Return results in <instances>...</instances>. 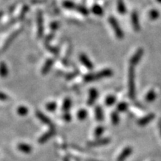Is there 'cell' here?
Masks as SVG:
<instances>
[{
  "instance_id": "1",
  "label": "cell",
  "mask_w": 161,
  "mask_h": 161,
  "mask_svg": "<svg viewBox=\"0 0 161 161\" xmlns=\"http://www.w3.org/2000/svg\"><path fill=\"white\" fill-rule=\"evenodd\" d=\"M113 75V71L110 69H104L96 73H90L86 75L84 77V80L85 82H91L94 80H97L102 78H108Z\"/></svg>"
},
{
  "instance_id": "2",
  "label": "cell",
  "mask_w": 161,
  "mask_h": 161,
  "mask_svg": "<svg viewBox=\"0 0 161 161\" xmlns=\"http://www.w3.org/2000/svg\"><path fill=\"white\" fill-rule=\"evenodd\" d=\"M135 70H134V66L129 65L128 68V96L130 98L134 99L136 96L135 91Z\"/></svg>"
},
{
  "instance_id": "3",
  "label": "cell",
  "mask_w": 161,
  "mask_h": 161,
  "mask_svg": "<svg viewBox=\"0 0 161 161\" xmlns=\"http://www.w3.org/2000/svg\"><path fill=\"white\" fill-rule=\"evenodd\" d=\"M108 21H109V23L111 28L114 30V33H115L116 37L118 38V39H123L124 38V32L122 31V29H121L119 24L118 21L113 16H110L108 19Z\"/></svg>"
},
{
  "instance_id": "4",
  "label": "cell",
  "mask_w": 161,
  "mask_h": 161,
  "mask_svg": "<svg viewBox=\"0 0 161 161\" xmlns=\"http://www.w3.org/2000/svg\"><path fill=\"white\" fill-rule=\"evenodd\" d=\"M144 54V50L142 48H140L135 52V53L133 55V56L130 60V65L135 66L139 64V62L140 61L141 58H142V55Z\"/></svg>"
},
{
  "instance_id": "5",
  "label": "cell",
  "mask_w": 161,
  "mask_h": 161,
  "mask_svg": "<svg viewBox=\"0 0 161 161\" xmlns=\"http://www.w3.org/2000/svg\"><path fill=\"white\" fill-rule=\"evenodd\" d=\"M55 128H54L53 126H52L48 131H46L45 134H43V135L40 136L39 140H38V142H39L40 144H44L45 142H47L48 140H49L52 136L55 135Z\"/></svg>"
},
{
  "instance_id": "6",
  "label": "cell",
  "mask_w": 161,
  "mask_h": 161,
  "mask_svg": "<svg viewBox=\"0 0 161 161\" xmlns=\"http://www.w3.org/2000/svg\"><path fill=\"white\" fill-rule=\"evenodd\" d=\"M130 21H131L132 27L134 31L136 32L140 31V19H139V15L137 12L136 11H134L130 14Z\"/></svg>"
},
{
  "instance_id": "7",
  "label": "cell",
  "mask_w": 161,
  "mask_h": 161,
  "mask_svg": "<svg viewBox=\"0 0 161 161\" xmlns=\"http://www.w3.org/2000/svg\"><path fill=\"white\" fill-rule=\"evenodd\" d=\"M37 35L39 37H41L43 34V14L41 13V11L37 12Z\"/></svg>"
},
{
  "instance_id": "8",
  "label": "cell",
  "mask_w": 161,
  "mask_h": 161,
  "mask_svg": "<svg viewBox=\"0 0 161 161\" xmlns=\"http://www.w3.org/2000/svg\"><path fill=\"white\" fill-rule=\"evenodd\" d=\"M79 60L83 65L85 66L86 68H87L88 69H93V64L92 63V61L89 59V58L86 56L85 54L81 53L79 55Z\"/></svg>"
},
{
  "instance_id": "9",
  "label": "cell",
  "mask_w": 161,
  "mask_h": 161,
  "mask_svg": "<svg viewBox=\"0 0 161 161\" xmlns=\"http://www.w3.org/2000/svg\"><path fill=\"white\" fill-rule=\"evenodd\" d=\"M154 117H155V116H154V114H147L146 116H143V117L140 118V119L137 121V124L141 127L146 126V125L150 123V122L154 119Z\"/></svg>"
},
{
  "instance_id": "10",
  "label": "cell",
  "mask_w": 161,
  "mask_h": 161,
  "mask_svg": "<svg viewBox=\"0 0 161 161\" xmlns=\"http://www.w3.org/2000/svg\"><path fill=\"white\" fill-rule=\"evenodd\" d=\"M133 152V148L131 147H126L122 151V152L120 153L119 155L117 158V161H125L127 158L129 157Z\"/></svg>"
},
{
  "instance_id": "11",
  "label": "cell",
  "mask_w": 161,
  "mask_h": 161,
  "mask_svg": "<svg viewBox=\"0 0 161 161\" xmlns=\"http://www.w3.org/2000/svg\"><path fill=\"white\" fill-rule=\"evenodd\" d=\"M110 140L109 138H102V139H98L92 142H90L87 145L90 147H97V146H105L110 143Z\"/></svg>"
},
{
  "instance_id": "12",
  "label": "cell",
  "mask_w": 161,
  "mask_h": 161,
  "mask_svg": "<svg viewBox=\"0 0 161 161\" xmlns=\"http://www.w3.org/2000/svg\"><path fill=\"white\" fill-rule=\"evenodd\" d=\"M98 91L95 88H91L89 92V98L87 100V104L88 105H92L95 103L96 100L98 98Z\"/></svg>"
},
{
  "instance_id": "13",
  "label": "cell",
  "mask_w": 161,
  "mask_h": 161,
  "mask_svg": "<svg viewBox=\"0 0 161 161\" xmlns=\"http://www.w3.org/2000/svg\"><path fill=\"white\" fill-rule=\"evenodd\" d=\"M53 64L54 60L52 59V58H49V59L45 62V64H43V68L41 69V74H43V75H46V74L50 71Z\"/></svg>"
},
{
  "instance_id": "14",
  "label": "cell",
  "mask_w": 161,
  "mask_h": 161,
  "mask_svg": "<svg viewBox=\"0 0 161 161\" xmlns=\"http://www.w3.org/2000/svg\"><path fill=\"white\" fill-rule=\"evenodd\" d=\"M36 116H37V117L42 122L46 125H50V126H52V121L48 117V116H46L45 114H43V113L40 112V111H37L36 112Z\"/></svg>"
},
{
  "instance_id": "15",
  "label": "cell",
  "mask_w": 161,
  "mask_h": 161,
  "mask_svg": "<svg viewBox=\"0 0 161 161\" xmlns=\"http://www.w3.org/2000/svg\"><path fill=\"white\" fill-rule=\"evenodd\" d=\"M17 149L25 154H29L32 152V147L25 143H19L17 145Z\"/></svg>"
},
{
  "instance_id": "16",
  "label": "cell",
  "mask_w": 161,
  "mask_h": 161,
  "mask_svg": "<svg viewBox=\"0 0 161 161\" xmlns=\"http://www.w3.org/2000/svg\"><path fill=\"white\" fill-rule=\"evenodd\" d=\"M8 75V68L4 61L0 62V77L5 78Z\"/></svg>"
},
{
  "instance_id": "17",
  "label": "cell",
  "mask_w": 161,
  "mask_h": 161,
  "mask_svg": "<svg viewBox=\"0 0 161 161\" xmlns=\"http://www.w3.org/2000/svg\"><path fill=\"white\" fill-rule=\"evenodd\" d=\"M117 11L120 14H125L127 13V8L124 0H117Z\"/></svg>"
},
{
  "instance_id": "18",
  "label": "cell",
  "mask_w": 161,
  "mask_h": 161,
  "mask_svg": "<svg viewBox=\"0 0 161 161\" xmlns=\"http://www.w3.org/2000/svg\"><path fill=\"white\" fill-rule=\"evenodd\" d=\"M95 116L98 122H102L104 119L103 110L100 106H97L95 108Z\"/></svg>"
},
{
  "instance_id": "19",
  "label": "cell",
  "mask_w": 161,
  "mask_h": 161,
  "mask_svg": "<svg viewBox=\"0 0 161 161\" xmlns=\"http://www.w3.org/2000/svg\"><path fill=\"white\" fill-rule=\"evenodd\" d=\"M156 98H157L156 92L154 91V90H151L147 92L146 98H146V101L147 102H152L156 99Z\"/></svg>"
},
{
  "instance_id": "20",
  "label": "cell",
  "mask_w": 161,
  "mask_h": 161,
  "mask_svg": "<svg viewBox=\"0 0 161 161\" xmlns=\"http://www.w3.org/2000/svg\"><path fill=\"white\" fill-rule=\"evenodd\" d=\"M92 11L94 14L97 16H102L104 14L103 8H102L99 5H98V4H95V5H93V6H92Z\"/></svg>"
},
{
  "instance_id": "21",
  "label": "cell",
  "mask_w": 161,
  "mask_h": 161,
  "mask_svg": "<svg viewBox=\"0 0 161 161\" xmlns=\"http://www.w3.org/2000/svg\"><path fill=\"white\" fill-rule=\"evenodd\" d=\"M71 105H72V102L71 100H70V98H66L64 99L63 104H62V110H63L65 113L68 112L70 108H71Z\"/></svg>"
},
{
  "instance_id": "22",
  "label": "cell",
  "mask_w": 161,
  "mask_h": 161,
  "mask_svg": "<svg viewBox=\"0 0 161 161\" xmlns=\"http://www.w3.org/2000/svg\"><path fill=\"white\" fill-rule=\"evenodd\" d=\"M19 31H20V30H19V31H16L14 32H13V33H12L11 35L9 36L8 38V39L6 40V41H5V45H4V49H6V47H7L8 46L10 45V43H11V42L15 39V37H17V35H18V34H19Z\"/></svg>"
},
{
  "instance_id": "23",
  "label": "cell",
  "mask_w": 161,
  "mask_h": 161,
  "mask_svg": "<svg viewBox=\"0 0 161 161\" xmlns=\"http://www.w3.org/2000/svg\"><path fill=\"white\" fill-rule=\"evenodd\" d=\"M62 5H63L64 8H65L66 9H69V10H75L76 7H77V5H75L73 2L69 1V0H66V1L63 2L62 3Z\"/></svg>"
},
{
  "instance_id": "24",
  "label": "cell",
  "mask_w": 161,
  "mask_h": 161,
  "mask_svg": "<svg viewBox=\"0 0 161 161\" xmlns=\"http://www.w3.org/2000/svg\"><path fill=\"white\" fill-rule=\"evenodd\" d=\"M17 113L18 115L21 116H25L29 113V109L25 106H19L18 107L17 109Z\"/></svg>"
},
{
  "instance_id": "25",
  "label": "cell",
  "mask_w": 161,
  "mask_h": 161,
  "mask_svg": "<svg viewBox=\"0 0 161 161\" xmlns=\"http://www.w3.org/2000/svg\"><path fill=\"white\" fill-rule=\"evenodd\" d=\"M159 17H160V13L157 9H152L148 12V17L150 18V19L155 20L158 19Z\"/></svg>"
},
{
  "instance_id": "26",
  "label": "cell",
  "mask_w": 161,
  "mask_h": 161,
  "mask_svg": "<svg viewBox=\"0 0 161 161\" xmlns=\"http://www.w3.org/2000/svg\"><path fill=\"white\" fill-rule=\"evenodd\" d=\"M116 102V96H113V95H110L108 96V97H106L105 101H104V103H105L106 105L108 106H111L113 104H114Z\"/></svg>"
},
{
  "instance_id": "27",
  "label": "cell",
  "mask_w": 161,
  "mask_h": 161,
  "mask_svg": "<svg viewBox=\"0 0 161 161\" xmlns=\"http://www.w3.org/2000/svg\"><path fill=\"white\" fill-rule=\"evenodd\" d=\"M128 104L126 102H120L117 104V107H116V110L117 112H125L128 110Z\"/></svg>"
},
{
  "instance_id": "28",
  "label": "cell",
  "mask_w": 161,
  "mask_h": 161,
  "mask_svg": "<svg viewBox=\"0 0 161 161\" xmlns=\"http://www.w3.org/2000/svg\"><path fill=\"white\" fill-rule=\"evenodd\" d=\"M110 117H111L112 123L114 124V125H117L119 122L120 118H119V114H118L117 111L112 112Z\"/></svg>"
},
{
  "instance_id": "29",
  "label": "cell",
  "mask_w": 161,
  "mask_h": 161,
  "mask_svg": "<svg viewBox=\"0 0 161 161\" xmlns=\"http://www.w3.org/2000/svg\"><path fill=\"white\" fill-rule=\"evenodd\" d=\"M87 116V111L85 109H80L77 113V117L79 120H84Z\"/></svg>"
},
{
  "instance_id": "30",
  "label": "cell",
  "mask_w": 161,
  "mask_h": 161,
  "mask_svg": "<svg viewBox=\"0 0 161 161\" xmlns=\"http://www.w3.org/2000/svg\"><path fill=\"white\" fill-rule=\"evenodd\" d=\"M75 10L78 12V13L81 14L82 15H85L86 16V15L89 14V11H88L87 8L84 7V6L77 5V7H76Z\"/></svg>"
},
{
  "instance_id": "31",
  "label": "cell",
  "mask_w": 161,
  "mask_h": 161,
  "mask_svg": "<svg viewBox=\"0 0 161 161\" xmlns=\"http://www.w3.org/2000/svg\"><path fill=\"white\" fill-rule=\"evenodd\" d=\"M46 109L49 111H55V110L57 109V104L55 102H49L46 104Z\"/></svg>"
},
{
  "instance_id": "32",
  "label": "cell",
  "mask_w": 161,
  "mask_h": 161,
  "mask_svg": "<svg viewBox=\"0 0 161 161\" xmlns=\"http://www.w3.org/2000/svg\"><path fill=\"white\" fill-rule=\"evenodd\" d=\"M104 127L98 126L95 129V131H94V136H95L96 137L99 138L100 136L104 134Z\"/></svg>"
},
{
  "instance_id": "33",
  "label": "cell",
  "mask_w": 161,
  "mask_h": 161,
  "mask_svg": "<svg viewBox=\"0 0 161 161\" xmlns=\"http://www.w3.org/2000/svg\"><path fill=\"white\" fill-rule=\"evenodd\" d=\"M63 119L64 121H66V122H70V121L72 120V116L70 115L68 112L65 113V114L63 115Z\"/></svg>"
},
{
  "instance_id": "34",
  "label": "cell",
  "mask_w": 161,
  "mask_h": 161,
  "mask_svg": "<svg viewBox=\"0 0 161 161\" xmlns=\"http://www.w3.org/2000/svg\"><path fill=\"white\" fill-rule=\"evenodd\" d=\"M9 99L8 95L3 92H0V100L1 101H7Z\"/></svg>"
},
{
  "instance_id": "35",
  "label": "cell",
  "mask_w": 161,
  "mask_h": 161,
  "mask_svg": "<svg viewBox=\"0 0 161 161\" xmlns=\"http://www.w3.org/2000/svg\"><path fill=\"white\" fill-rule=\"evenodd\" d=\"M58 26H59V24H58L57 22H54V23H52L51 24L50 27H51L52 30H56L58 28Z\"/></svg>"
},
{
  "instance_id": "36",
  "label": "cell",
  "mask_w": 161,
  "mask_h": 161,
  "mask_svg": "<svg viewBox=\"0 0 161 161\" xmlns=\"http://www.w3.org/2000/svg\"><path fill=\"white\" fill-rule=\"evenodd\" d=\"M158 128H159V131H160V134L161 136V119L159 120L158 122Z\"/></svg>"
},
{
  "instance_id": "37",
  "label": "cell",
  "mask_w": 161,
  "mask_h": 161,
  "mask_svg": "<svg viewBox=\"0 0 161 161\" xmlns=\"http://www.w3.org/2000/svg\"><path fill=\"white\" fill-rule=\"evenodd\" d=\"M64 161H69V158H65L64 159Z\"/></svg>"
},
{
  "instance_id": "38",
  "label": "cell",
  "mask_w": 161,
  "mask_h": 161,
  "mask_svg": "<svg viewBox=\"0 0 161 161\" xmlns=\"http://www.w3.org/2000/svg\"><path fill=\"white\" fill-rule=\"evenodd\" d=\"M157 2H158V3H160V4H161V0H157Z\"/></svg>"
}]
</instances>
